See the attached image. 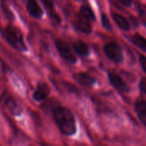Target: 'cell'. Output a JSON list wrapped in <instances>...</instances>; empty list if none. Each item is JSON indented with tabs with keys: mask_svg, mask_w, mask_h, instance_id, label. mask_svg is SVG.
Returning a JSON list of instances; mask_svg holds the SVG:
<instances>
[{
	"mask_svg": "<svg viewBox=\"0 0 146 146\" xmlns=\"http://www.w3.org/2000/svg\"><path fill=\"white\" fill-rule=\"evenodd\" d=\"M73 46H74L75 52L81 56H87L90 53V50H89L87 44L81 40H78V41L74 42Z\"/></svg>",
	"mask_w": 146,
	"mask_h": 146,
	"instance_id": "13",
	"label": "cell"
},
{
	"mask_svg": "<svg viewBox=\"0 0 146 146\" xmlns=\"http://www.w3.org/2000/svg\"><path fill=\"white\" fill-rule=\"evenodd\" d=\"M78 17L81 18L83 20H86L89 22L95 21V15H94L92 9L88 5H83L80 8Z\"/></svg>",
	"mask_w": 146,
	"mask_h": 146,
	"instance_id": "12",
	"label": "cell"
},
{
	"mask_svg": "<svg viewBox=\"0 0 146 146\" xmlns=\"http://www.w3.org/2000/svg\"><path fill=\"white\" fill-rule=\"evenodd\" d=\"M75 25H76V27L80 32H82V33H84L86 34H90L92 33V25H91V22H89V21H87L86 20H83V19L78 17Z\"/></svg>",
	"mask_w": 146,
	"mask_h": 146,
	"instance_id": "14",
	"label": "cell"
},
{
	"mask_svg": "<svg viewBox=\"0 0 146 146\" xmlns=\"http://www.w3.org/2000/svg\"><path fill=\"white\" fill-rule=\"evenodd\" d=\"M139 88L140 90L146 95V78H142L139 82Z\"/></svg>",
	"mask_w": 146,
	"mask_h": 146,
	"instance_id": "19",
	"label": "cell"
},
{
	"mask_svg": "<svg viewBox=\"0 0 146 146\" xmlns=\"http://www.w3.org/2000/svg\"><path fill=\"white\" fill-rule=\"evenodd\" d=\"M56 47L59 52V54L68 62L70 63H75L77 62V57L74 54L73 50L69 47V45L62 39H56L55 41Z\"/></svg>",
	"mask_w": 146,
	"mask_h": 146,
	"instance_id": "4",
	"label": "cell"
},
{
	"mask_svg": "<svg viewBox=\"0 0 146 146\" xmlns=\"http://www.w3.org/2000/svg\"><path fill=\"white\" fill-rule=\"evenodd\" d=\"M50 89L48 85L44 82H41L38 85L36 90L33 92V98L36 101H43L50 94Z\"/></svg>",
	"mask_w": 146,
	"mask_h": 146,
	"instance_id": "7",
	"label": "cell"
},
{
	"mask_svg": "<svg viewBox=\"0 0 146 146\" xmlns=\"http://www.w3.org/2000/svg\"><path fill=\"white\" fill-rule=\"evenodd\" d=\"M27 9L28 14L33 18L39 19L43 15V10L36 0H27Z\"/></svg>",
	"mask_w": 146,
	"mask_h": 146,
	"instance_id": "8",
	"label": "cell"
},
{
	"mask_svg": "<svg viewBox=\"0 0 146 146\" xmlns=\"http://www.w3.org/2000/svg\"><path fill=\"white\" fill-rule=\"evenodd\" d=\"M104 53L109 59L115 62H121L123 60V52L121 48L114 42L107 43L104 48Z\"/></svg>",
	"mask_w": 146,
	"mask_h": 146,
	"instance_id": "3",
	"label": "cell"
},
{
	"mask_svg": "<svg viewBox=\"0 0 146 146\" xmlns=\"http://www.w3.org/2000/svg\"><path fill=\"white\" fill-rule=\"evenodd\" d=\"M43 1V4L44 5V7L47 9L48 12L50 13V17L56 22L60 23L61 21V18L59 16V15L56 12V10L54 9V5L51 0H42Z\"/></svg>",
	"mask_w": 146,
	"mask_h": 146,
	"instance_id": "15",
	"label": "cell"
},
{
	"mask_svg": "<svg viewBox=\"0 0 146 146\" xmlns=\"http://www.w3.org/2000/svg\"><path fill=\"white\" fill-rule=\"evenodd\" d=\"M3 34L4 38L16 50L20 51L27 50V46L25 44L22 33L15 26L8 25L7 27H5Z\"/></svg>",
	"mask_w": 146,
	"mask_h": 146,
	"instance_id": "2",
	"label": "cell"
},
{
	"mask_svg": "<svg viewBox=\"0 0 146 146\" xmlns=\"http://www.w3.org/2000/svg\"><path fill=\"white\" fill-rule=\"evenodd\" d=\"M109 80L111 85L118 91L122 92H128L130 91L128 85L123 80V79L120 75L116 74L115 73L113 72L109 73Z\"/></svg>",
	"mask_w": 146,
	"mask_h": 146,
	"instance_id": "6",
	"label": "cell"
},
{
	"mask_svg": "<svg viewBox=\"0 0 146 146\" xmlns=\"http://www.w3.org/2000/svg\"><path fill=\"white\" fill-rule=\"evenodd\" d=\"M121 4H123L124 6L127 7H130L132 5V1L131 0H118Z\"/></svg>",
	"mask_w": 146,
	"mask_h": 146,
	"instance_id": "20",
	"label": "cell"
},
{
	"mask_svg": "<svg viewBox=\"0 0 146 146\" xmlns=\"http://www.w3.org/2000/svg\"><path fill=\"white\" fill-rule=\"evenodd\" d=\"M131 40L136 46L146 52V38L145 37L139 33H136L131 37Z\"/></svg>",
	"mask_w": 146,
	"mask_h": 146,
	"instance_id": "16",
	"label": "cell"
},
{
	"mask_svg": "<svg viewBox=\"0 0 146 146\" xmlns=\"http://www.w3.org/2000/svg\"><path fill=\"white\" fill-rule=\"evenodd\" d=\"M75 79L77 80L78 82H80L81 85L85 86H87V87H92L95 82H96V80L92 77L91 75L86 74V73H79V74H76L74 75Z\"/></svg>",
	"mask_w": 146,
	"mask_h": 146,
	"instance_id": "10",
	"label": "cell"
},
{
	"mask_svg": "<svg viewBox=\"0 0 146 146\" xmlns=\"http://www.w3.org/2000/svg\"><path fill=\"white\" fill-rule=\"evenodd\" d=\"M53 116L58 128L64 135L72 136L76 133L75 119L68 109L57 106L53 110Z\"/></svg>",
	"mask_w": 146,
	"mask_h": 146,
	"instance_id": "1",
	"label": "cell"
},
{
	"mask_svg": "<svg viewBox=\"0 0 146 146\" xmlns=\"http://www.w3.org/2000/svg\"><path fill=\"white\" fill-rule=\"evenodd\" d=\"M139 62H140V65H141L143 70L145 71V73H146V56L141 55L139 56Z\"/></svg>",
	"mask_w": 146,
	"mask_h": 146,
	"instance_id": "18",
	"label": "cell"
},
{
	"mask_svg": "<svg viewBox=\"0 0 146 146\" xmlns=\"http://www.w3.org/2000/svg\"><path fill=\"white\" fill-rule=\"evenodd\" d=\"M101 21H102V24H103L104 27L106 30H108V31H111L112 30V26H111V23H110L107 15L102 14L101 15Z\"/></svg>",
	"mask_w": 146,
	"mask_h": 146,
	"instance_id": "17",
	"label": "cell"
},
{
	"mask_svg": "<svg viewBox=\"0 0 146 146\" xmlns=\"http://www.w3.org/2000/svg\"><path fill=\"white\" fill-rule=\"evenodd\" d=\"M1 101L4 104V106L9 110V111L14 115H20L21 114V106L17 104L15 99L8 92H4L2 93L1 97Z\"/></svg>",
	"mask_w": 146,
	"mask_h": 146,
	"instance_id": "5",
	"label": "cell"
},
{
	"mask_svg": "<svg viewBox=\"0 0 146 146\" xmlns=\"http://www.w3.org/2000/svg\"><path fill=\"white\" fill-rule=\"evenodd\" d=\"M111 16H112L113 20L115 21V22L116 23V25L120 28H121L124 31L129 30V28H130V23H129V21L123 15H120V14H118L116 12H113L112 11L111 12Z\"/></svg>",
	"mask_w": 146,
	"mask_h": 146,
	"instance_id": "9",
	"label": "cell"
},
{
	"mask_svg": "<svg viewBox=\"0 0 146 146\" xmlns=\"http://www.w3.org/2000/svg\"><path fill=\"white\" fill-rule=\"evenodd\" d=\"M135 111L142 121V123L146 126V102L143 100H139L135 103Z\"/></svg>",
	"mask_w": 146,
	"mask_h": 146,
	"instance_id": "11",
	"label": "cell"
}]
</instances>
